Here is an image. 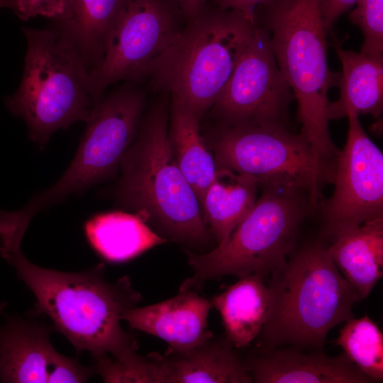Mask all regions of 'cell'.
Wrapping results in <instances>:
<instances>
[{
    "instance_id": "11",
    "label": "cell",
    "mask_w": 383,
    "mask_h": 383,
    "mask_svg": "<svg viewBox=\"0 0 383 383\" xmlns=\"http://www.w3.org/2000/svg\"><path fill=\"white\" fill-rule=\"evenodd\" d=\"M347 140L339 151L332 196L319 202L321 238L333 240L363 223L383 218V154L358 116L349 114Z\"/></svg>"
},
{
    "instance_id": "12",
    "label": "cell",
    "mask_w": 383,
    "mask_h": 383,
    "mask_svg": "<svg viewBox=\"0 0 383 383\" xmlns=\"http://www.w3.org/2000/svg\"><path fill=\"white\" fill-rule=\"evenodd\" d=\"M181 30L165 0H131L109 41L101 64L89 74V90L96 103L110 85L145 78L152 62Z\"/></svg>"
},
{
    "instance_id": "1",
    "label": "cell",
    "mask_w": 383,
    "mask_h": 383,
    "mask_svg": "<svg viewBox=\"0 0 383 383\" xmlns=\"http://www.w3.org/2000/svg\"><path fill=\"white\" fill-rule=\"evenodd\" d=\"M24 233L0 221V256L35 295L36 313L49 316L77 352L88 350L96 365L109 360L126 366L140 363L145 357L137 353V340L121 325L123 313L141 300L129 277L110 282L102 263L79 272L35 265L21 252Z\"/></svg>"
},
{
    "instance_id": "18",
    "label": "cell",
    "mask_w": 383,
    "mask_h": 383,
    "mask_svg": "<svg viewBox=\"0 0 383 383\" xmlns=\"http://www.w3.org/2000/svg\"><path fill=\"white\" fill-rule=\"evenodd\" d=\"M333 240L327 246L331 257L364 299L382 277L383 218L366 221Z\"/></svg>"
},
{
    "instance_id": "2",
    "label": "cell",
    "mask_w": 383,
    "mask_h": 383,
    "mask_svg": "<svg viewBox=\"0 0 383 383\" xmlns=\"http://www.w3.org/2000/svg\"><path fill=\"white\" fill-rule=\"evenodd\" d=\"M167 101L157 102L142 118L137 135L120 162L113 196L167 240L201 253L211 233L200 204L172 152Z\"/></svg>"
},
{
    "instance_id": "29",
    "label": "cell",
    "mask_w": 383,
    "mask_h": 383,
    "mask_svg": "<svg viewBox=\"0 0 383 383\" xmlns=\"http://www.w3.org/2000/svg\"><path fill=\"white\" fill-rule=\"evenodd\" d=\"M182 11L189 18L199 12L207 0H179Z\"/></svg>"
},
{
    "instance_id": "13",
    "label": "cell",
    "mask_w": 383,
    "mask_h": 383,
    "mask_svg": "<svg viewBox=\"0 0 383 383\" xmlns=\"http://www.w3.org/2000/svg\"><path fill=\"white\" fill-rule=\"evenodd\" d=\"M50 329L30 318L7 316L0 326V381L6 383L86 382L96 373L52 345Z\"/></svg>"
},
{
    "instance_id": "21",
    "label": "cell",
    "mask_w": 383,
    "mask_h": 383,
    "mask_svg": "<svg viewBox=\"0 0 383 383\" xmlns=\"http://www.w3.org/2000/svg\"><path fill=\"white\" fill-rule=\"evenodd\" d=\"M259 189V182L252 176L217 169L201 206L204 221L209 225L217 245L228 240L253 209Z\"/></svg>"
},
{
    "instance_id": "4",
    "label": "cell",
    "mask_w": 383,
    "mask_h": 383,
    "mask_svg": "<svg viewBox=\"0 0 383 383\" xmlns=\"http://www.w3.org/2000/svg\"><path fill=\"white\" fill-rule=\"evenodd\" d=\"M268 33L277 65L297 101L301 133L323 157L336 161L339 150L328 131L330 89L340 73L331 70L319 0H266L255 11Z\"/></svg>"
},
{
    "instance_id": "9",
    "label": "cell",
    "mask_w": 383,
    "mask_h": 383,
    "mask_svg": "<svg viewBox=\"0 0 383 383\" xmlns=\"http://www.w3.org/2000/svg\"><path fill=\"white\" fill-rule=\"evenodd\" d=\"M217 169L270 181L301 183L319 204L321 189L333 183L336 162L318 154L306 138L280 126H218L211 136Z\"/></svg>"
},
{
    "instance_id": "23",
    "label": "cell",
    "mask_w": 383,
    "mask_h": 383,
    "mask_svg": "<svg viewBox=\"0 0 383 383\" xmlns=\"http://www.w3.org/2000/svg\"><path fill=\"white\" fill-rule=\"evenodd\" d=\"M200 118L176 99L172 98L168 137L179 169L194 189L201 209L217 167L199 133Z\"/></svg>"
},
{
    "instance_id": "10",
    "label": "cell",
    "mask_w": 383,
    "mask_h": 383,
    "mask_svg": "<svg viewBox=\"0 0 383 383\" xmlns=\"http://www.w3.org/2000/svg\"><path fill=\"white\" fill-rule=\"evenodd\" d=\"M294 99L276 62L268 33L257 24L250 43L211 107V113L221 126L289 128V107Z\"/></svg>"
},
{
    "instance_id": "7",
    "label": "cell",
    "mask_w": 383,
    "mask_h": 383,
    "mask_svg": "<svg viewBox=\"0 0 383 383\" xmlns=\"http://www.w3.org/2000/svg\"><path fill=\"white\" fill-rule=\"evenodd\" d=\"M22 31L27 44L23 73L17 90L4 104L24 121L28 138L43 148L55 131L87 122L96 104L87 70L55 29Z\"/></svg>"
},
{
    "instance_id": "24",
    "label": "cell",
    "mask_w": 383,
    "mask_h": 383,
    "mask_svg": "<svg viewBox=\"0 0 383 383\" xmlns=\"http://www.w3.org/2000/svg\"><path fill=\"white\" fill-rule=\"evenodd\" d=\"M335 345L374 382L383 380V334L367 315L345 321Z\"/></svg>"
},
{
    "instance_id": "17",
    "label": "cell",
    "mask_w": 383,
    "mask_h": 383,
    "mask_svg": "<svg viewBox=\"0 0 383 383\" xmlns=\"http://www.w3.org/2000/svg\"><path fill=\"white\" fill-rule=\"evenodd\" d=\"M333 48L342 65L338 87L340 96L327 108L329 121L370 114L379 118L383 110V55L372 56L344 50L338 40Z\"/></svg>"
},
{
    "instance_id": "22",
    "label": "cell",
    "mask_w": 383,
    "mask_h": 383,
    "mask_svg": "<svg viewBox=\"0 0 383 383\" xmlns=\"http://www.w3.org/2000/svg\"><path fill=\"white\" fill-rule=\"evenodd\" d=\"M88 241L104 258L123 262L167 240L137 213L116 211L94 216L84 225Z\"/></svg>"
},
{
    "instance_id": "28",
    "label": "cell",
    "mask_w": 383,
    "mask_h": 383,
    "mask_svg": "<svg viewBox=\"0 0 383 383\" xmlns=\"http://www.w3.org/2000/svg\"><path fill=\"white\" fill-rule=\"evenodd\" d=\"M218 8L236 10L247 15L255 16V9L266 0H211Z\"/></svg>"
},
{
    "instance_id": "16",
    "label": "cell",
    "mask_w": 383,
    "mask_h": 383,
    "mask_svg": "<svg viewBox=\"0 0 383 383\" xmlns=\"http://www.w3.org/2000/svg\"><path fill=\"white\" fill-rule=\"evenodd\" d=\"M131 0H65L55 29L89 73L102 62Z\"/></svg>"
},
{
    "instance_id": "20",
    "label": "cell",
    "mask_w": 383,
    "mask_h": 383,
    "mask_svg": "<svg viewBox=\"0 0 383 383\" xmlns=\"http://www.w3.org/2000/svg\"><path fill=\"white\" fill-rule=\"evenodd\" d=\"M268 300L265 280L255 274L239 278L211 300L221 316L226 336L236 349L250 346L260 334Z\"/></svg>"
},
{
    "instance_id": "27",
    "label": "cell",
    "mask_w": 383,
    "mask_h": 383,
    "mask_svg": "<svg viewBox=\"0 0 383 383\" xmlns=\"http://www.w3.org/2000/svg\"><path fill=\"white\" fill-rule=\"evenodd\" d=\"M357 0H319V5L325 27L328 32L337 20L350 11Z\"/></svg>"
},
{
    "instance_id": "19",
    "label": "cell",
    "mask_w": 383,
    "mask_h": 383,
    "mask_svg": "<svg viewBox=\"0 0 383 383\" xmlns=\"http://www.w3.org/2000/svg\"><path fill=\"white\" fill-rule=\"evenodd\" d=\"M226 336H213L195 349L164 357L167 383H252L245 360Z\"/></svg>"
},
{
    "instance_id": "8",
    "label": "cell",
    "mask_w": 383,
    "mask_h": 383,
    "mask_svg": "<svg viewBox=\"0 0 383 383\" xmlns=\"http://www.w3.org/2000/svg\"><path fill=\"white\" fill-rule=\"evenodd\" d=\"M145 101L144 94L133 83L102 96L86 122L70 166L54 185L17 210L18 216L30 223L40 211L114 174L137 135Z\"/></svg>"
},
{
    "instance_id": "15",
    "label": "cell",
    "mask_w": 383,
    "mask_h": 383,
    "mask_svg": "<svg viewBox=\"0 0 383 383\" xmlns=\"http://www.w3.org/2000/svg\"><path fill=\"white\" fill-rule=\"evenodd\" d=\"M211 308V301L194 290L179 289V294L171 299L128 310L122 320L131 328L167 343V355H178L195 349L213 336L207 329Z\"/></svg>"
},
{
    "instance_id": "5",
    "label": "cell",
    "mask_w": 383,
    "mask_h": 383,
    "mask_svg": "<svg viewBox=\"0 0 383 383\" xmlns=\"http://www.w3.org/2000/svg\"><path fill=\"white\" fill-rule=\"evenodd\" d=\"M261 194L228 240L204 252L185 250L194 272L179 289L196 290L226 275L258 274L264 280L295 250L301 227L318 209L311 191L295 182L271 181L259 185Z\"/></svg>"
},
{
    "instance_id": "25",
    "label": "cell",
    "mask_w": 383,
    "mask_h": 383,
    "mask_svg": "<svg viewBox=\"0 0 383 383\" xmlns=\"http://www.w3.org/2000/svg\"><path fill=\"white\" fill-rule=\"evenodd\" d=\"M353 7L348 18L363 34L360 52L383 55V0H357Z\"/></svg>"
},
{
    "instance_id": "3",
    "label": "cell",
    "mask_w": 383,
    "mask_h": 383,
    "mask_svg": "<svg viewBox=\"0 0 383 383\" xmlns=\"http://www.w3.org/2000/svg\"><path fill=\"white\" fill-rule=\"evenodd\" d=\"M268 306L258 348L323 350L328 332L354 317L361 301L321 238L298 245L270 275Z\"/></svg>"
},
{
    "instance_id": "26",
    "label": "cell",
    "mask_w": 383,
    "mask_h": 383,
    "mask_svg": "<svg viewBox=\"0 0 383 383\" xmlns=\"http://www.w3.org/2000/svg\"><path fill=\"white\" fill-rule=\"evenodd\" d=\"M65 0H15L14 12L24 21L37 16L54 19L63 11Z\"/></svg>"
},
{
    "instance_id": "31",
    "label": "cell",
    "mask_w": 383,
    "mask_h": 383,
    "mask_svg": "<svg viewBox=\"0 0 383 383\" xmlns=\"http://www.w3.org/2000/svg\"><path fill=\"white\" fill-rule=\"evenodd\" d=\"M7 303L6 301L0 302V314L2 313L3 310L6 307Z\"/></svg>"
},
{
    "instance_id": "30",
    "label": "cell",
    "mask_w": 383,
    "mask_h": 383,
    "mask_svg": "<svg viewBox=\"0 0 383 383\" xmlns=\"http://www.w3.org/2000/svg\"><path fill=\"white\" fill-rule=\"evenodd\" d=\"M0 8H7L14 10L15 0H0Z\"/></svg>"
},
{
    "instance_id": "14",
    "label": "cell",
    "mask_w": 383,
    "mask_h": 383,
    "mask_svg": "<svg viewBox=\"0 0 383 383\" xmlns=\"http://www.w3.org/2000/svg\"><path fill=\"white\" fill-rule=\"evenodd\" d=\"M245 360L256 383H374L343 352L327 355L323 350L292 346L258 348Z\"/></svg>"
},
{
    "instance_id": "6",
    "label": "cell",
    "mask_w": 383,
    "mask_h": 383,
    "mask_svg": "<svg viewBox=\"0 0 383 383\" xmlns=\"http://www.w3.org/2000/svg\"><path fill=\"white\" fill-rule=\"evenodd\" d=\"M256 27L255 16L204 7L152 62L147 77L201 119L226 86Z\"/></svg>"
}]
</instances>
